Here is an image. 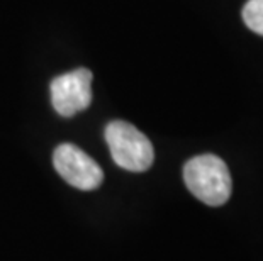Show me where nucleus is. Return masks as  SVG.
I'll return each instance as SVG.
<instances>
[{
    "instance_id": "nucleus-1",
    "label": "nucleus",
    "mask_w": 263,
    "mask_h": 261,
    "mask_svg": "<svg viewBox=\"0 0 263 261\" xmlns=\"http://www.w3.org/2000/svg\"><path fill=\"white\" fill-rule=\"evenodd\" d=\"M183 180L192 195L211 207H219L231 197V173L216 154H200L189 159L183 166Z\"/></svg>"
},
{
    "instance_id": "nucleus-2",
    "label": "nucleus",
    "mask_w": 263,
    "mask_h": 261,
    "mask_svg": "<svg viewBox=\"0 0 263 261\" xmlns=\"http://www.w3.org/2000/svg\"><path fill=\"white\" fill-rule=\"evenodd\" d=\"M105 141L117 166L129 171H146L155 161L153 144L138 127L126 121H112L105 127Z\"/></svg>"
},
{
    "instance_id": "nucleus-3",
    "label": "nucleus",
    "mask_w": 263,
    "mask_h": 261,
    "mask_svg": "<svg viewBox=\"0 0 263 261\" xmlns=\"http://www.w3.org/2000/svg\"><path fill=\"white\" fill-rule=\"evenodd\" d=\"M53 165L60 176L78 190H95L104 180V171L75 144H60L53 153Z\"/></svg>"
},
{
    "instance_id": "nucleus-4",
    "label": "nucleus",
    "mask_w": 263,
    "mask_h": 261,
    "mask_svg": "<svg viewBox=\"0 0 263 261\" xmlns=\"http://www.w3.org/2000/svg\"><path fill=\"white\" fill-rule=\"evenodd\" d=\"M49 88L54 110L63 117H71L85 110L92 102V71L77 68L60 75L51 82Z\"/></svg>"
},
{
    "instance_id": "nucleus-5",
    "label": "nucleus",
    "mask_w": 263,
    "mask_h": 261,
    "mask_svg": "<svg viewBox=\"0 0 263 261\" xmlns=\"http://www.w3.org/2000/svg\"><path fill=\"white\" fill-rule=\"evenodd\" d=\"M243 21L246 27L263 36V0H248L243 7Z\"/></svg>"
}]
</instances>
